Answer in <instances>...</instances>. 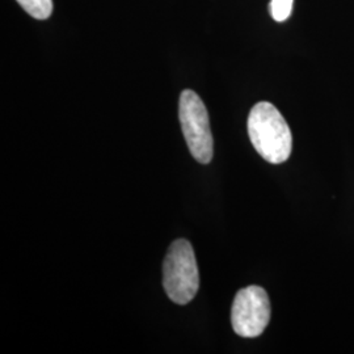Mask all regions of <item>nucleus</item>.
Here are the masks:
<instances>
[{"instance_id":"obj_6","label":"nucleus","mask_w":354,"mask_h":354,"mask_svg":"<svg viewBox=\"0 0 354 354\" xmlns=\"http://www.w3.org/2000/svg\"><path fill=\"white\" fill-rule=\"evenodd\" d=\"M292 3L294 0H270L272 17L279 23L286 21L292 12Z\"/></svg>"},{"instance_id":"obj_3","label":"nucleus","mask_w":354,"mask_h":354,"mask_svg":"<svg viewBox=\"0 0 354 354\" xmlns=\"http://www.w3.org/2000/svg\"><path fill=\"white\" fill-rule=\"evenodd\" d=\"M178 118L192 156L201 165H209L214 153V142L209 113L201 97L192 89L180 95Z\"/></svg>"},{"instance_id":"obj_2","label":"nucleus","mask_w":354,"mask_h":354,"mask_svg":"<svg viewBox=\"0 0 354 354\" xmlns=\"http://www.w3.org/2000/svg\"><path fill=\"white\" fill-rule=\"evenodd\" d=\"M163 286L168 298L176 304H188L196 297L200 274L189 241L178 239L169 245L163 264Z\"/></svg>"},{"instance_id":"obj_1","label":"nucleus","mask_w":354,"mask_h":354,"mask_svg":"<svg viewBox=\"0 0 354 354\" xmlns=\"http://www.w3.org/2000/svg\"><path fill=\"white\" fill-rule=\"evenodd\" d=\"M248 134L254 150L266 162L281 165L291 155L290 127L279 109L270 102H257L248 115Z\"/></svg>"},{"instance_id":"obj_4","label":"nucleus","mask_w":354,"mask_h":354,"mask_svg":"<svg viewBox=\"0 0 354 354\" xmlns=\"http://www.w3.org/2000/svg\"><path fill=\"white\" fill-rule=\"evenodd\" d=\"M270 320V302L260 286H247L238 291L231 308V323L236 335L245 339L260 336Z\"/></svg>"},{"instance_id":"obj_5","label":"nucleus","mask_w":354,"mask_h":354,"mask_svg":"<svg viewBox=\"0 0 354 354\" xmlns=\"http://www.w3.org/2000/svg\"><path fill=\"white\" fill-rule=\"evenodd\" d=\"M24 11L37 20H46L53 12V0H16Z\"/></svg>"}]
</instances>
